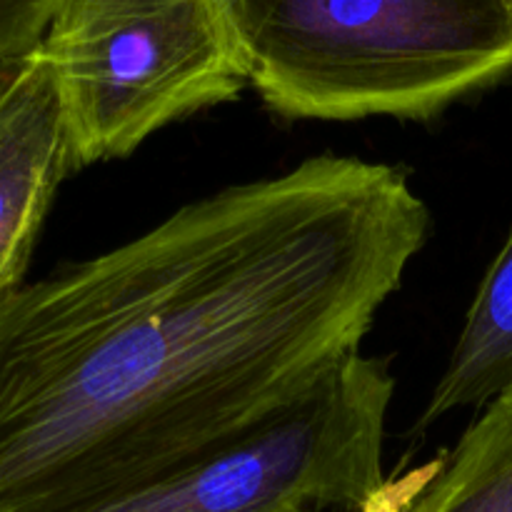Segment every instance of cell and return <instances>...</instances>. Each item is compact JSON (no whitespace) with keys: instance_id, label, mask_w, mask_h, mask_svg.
Returning <instances> with one entry per match:
<instances>
[{"instance_id":"277c9868","label":"cell","mask_w":512,"mask_h":512,"mask_svg":"<svg viewBox=\"0 0 512 512\" xmlns=\"http://www.w3.org/2000/svg\"><path fill=\"white\" fill-rule=\"evenodd\" d=\"M395 378L355 353L243 440L133 490L63 512H365L383 495Z\"/></svg>"},{"instance_id":"ba28073f","label":"cell","mask_w":512,"mask_h":512,"mask_svg":"<svg viewBox=\"0 0 512 512\" xmlns=\"http://www.w3.org/2000/svg\"><path fill=\"white\" fill-rule=\"evenodd\" d=\"M68 0H0V60L35 53Z\"/></svg>"},{"instance_id":"5b68a950","label":"cell","mask_w":512,"mask_h":512,"mask_svg":"<svg viewBox=\"0 0 512 512\" xmlns=\"http://www.w3.org/2000/svg\"><path fill=\"white\" fill-rule=\"evenodd\" d=\"M68 173L58 85L35 50L0 93V303L25 283L35 240Z\"/></svg>"},{"instance_id":"3957f363","label":"cell","mask_w":512,"mask_h":512,"mask_svg":"<svg viewBox=\"0 0 512 512\" xmlns=\"http://www.w3.org/2000/svg\"><path fill=\"white\" fill-rule=\"evenodd\" d=\"M38 50L58 85L73 170L128 158L250 85L233 0H68Z\"/></svg>"},{"instance_id":"7a4b0ae2","label":"cell","mask_w":512,"mask_h":512,"mask_svg":"<svg viewBox=\"0 0 512 512\" xmlns=\"http://www.w3.org/2000/svg\"><path fill=\"white\" fill-rule=\"evenodd\" d=\"M250 85L290 120H430L512 70V0H233Z\"/></svg>"},{"instance_id":"6da1fadb","label":"cell","mask_w":512,"mask_h":512,"mask_svg":"<svg viewBox=\"0 0 512 512\" xmlns=\"http://www.w3.org/2000/svg\"><path fill=\"white\" fill-rule=\"evenodd\" d=\"M430 230L403 168L318 155L0 303V512L100 503L243 440L373 328Z\"/></svg>"},{"instance_id":"8992f818","label":"cell","mask_w":512,"mask_h":512,"mask_svg":"<svg viewBox=\"0 0 512 512\" xmlns=\"http://www.w3.org/2000/svg\"><path fill=\"white\" fill-rule=\"evenodd\" d=\"M512 390V233L485 273L418 430L460 408H485Z\"/></svg>"},{"instance_id":"52a82bcc","label":"cell","mask_w":512,"mask_h":512,"mask_svg":"<svg viewBox=\"0 0 512 512\" xmlns=\"http://www.w3.org/2000/svg\"><path fill=\"white\" fill-rule=\"evenodd\" d=\"M395 512H512V390L485 405Z\"/></svg>"}]
</instances>
